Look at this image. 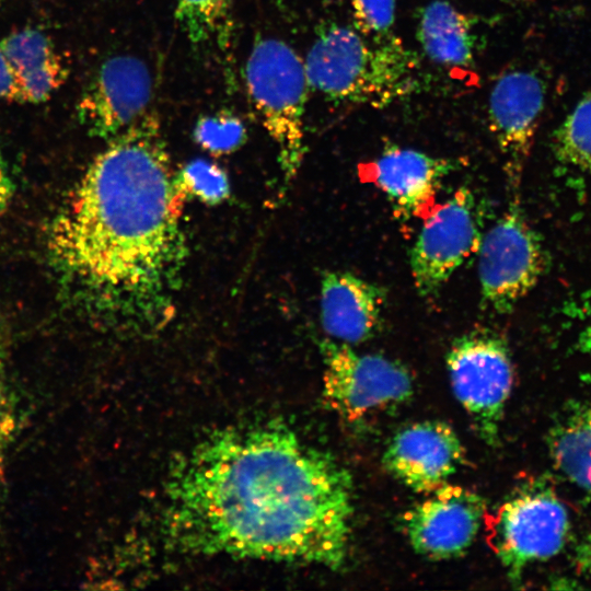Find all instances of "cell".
<instances>
[{
  "label": "cell",
  "instance_id": "cell-1",
  "mask_svg": "<svg viewBox=\"0 0 591 591\" xmlns=\"http://www.w3.org/2000/svg\"><path fill=\"white\" fill-rule=\"evenodd\" d=\"M352 517L349 473L285 425L229 428L173 468L162 532L175 551L337 569Z\"/></svg>",
  "mask_w": 591,
  "mask_h": 591
},
{
  "label": "cell",
  "instance_id": "cell-2",
  "mask_svg": "<svg viewBox=\"0 0 591 591\" xmlns=\"http://www.w3.org/2000/svg\"><path fill=\"white\" fill-rule=\"evenodd\" d=\"M160 121L148 113L91 162L47 232L67 299L88 315L138 323L163 312L184 260L185 197Z\"/></svg>",
  "mask_w": 591,
  "mask_h": 591
},
{
  "label": "cell",
  "instance_id": "cell-3",
  "mask_svg": "<svg viewBox=\"0 0 591 591\" xmlns=\"http://www.w3.org/2000/svg\"><path fill=\"white\" fill-rule=\"evenodd\" d=\"M304 66L310 89L334 104L382 108L420 89L419 60L398 37L335 22L318 28Z\"/></svg>",
  "mask_w": 591,
  "mask_h": 591
},
{
  "label": "cell",
  "instance_id": "cell-4",
  "mask_svg": "<svg viewBox=\"0 0 591 591\" xmlns=\"http://www.w3.org/2000/svg\"><path fill=\"white\" fill-rule=\"evenodd\" d=\"M245 84L263 126L278 147L287 176L304 153V113L311 90L304 61L286 42L257 37L245 63Z\"/></svg>",
  "mask_w": 591,
  "mask_h": 591
},
{
  "label": "cell",
  "instance_id": "cell-5",
  "mask_svg": "<svg viewBox=\"0 0 591 591\" xmlns=\"http://www.w3.org/2000/svg\"><path fill=\"white\" fill-rule=\"evenodd\" d=\"M484 521L489 547L517 583L529 565L561 551L570 529L565 505L541 479L514 489Z\"/></svg>",
  "mask_w": 591,
  "mask_h": 591
},
{
  "label": "cell",
  "instance_id": "cell-6",
  "mask_svg": "<svg viewBox=\"0 0 591 591\" xmlns=\"http://www.w3.org/2000/svg\"><path fill=\"white\" fill-rule=\"evenodd\" d=\"M447 368L453 392L475 431L488 445H496L513 383L506 340L488 329L466 333L451 345Z\"/></svg>",
  "mask_w": 591,
  "mask_h": 591
},
{
  "label": "cell",
  "instance_id": "cell-7",
  "mask_svg": "<svg viewBox=\"0 0 591 591\" xmlns=\"http://www.w3.org/2000/svg\"><path fill=\"white\" fill-rule=\"evenodd\" d=\"M323 393L345 420L355 422L373 412L399 405L413 395L408 369L376 354H360L340 341L324 344Z\"/></svg>",
  "mask_w": 591,
  "mask_h": 591
},
{
  "label": "cell",
  "instance_id": "cell-8",
  "mask_svg": "<svg viewBox=\"0 0 591 591\" xmlns=\"http://www.w3.org/2000/svg\"><path fill=\"white\" fill-rule=\"evenodd\" d=\"M477 254L482 302L498 314L510 312L535 287L545 264L542 243L518 204L483 233Z\"/></svg>",
  "mask_w": 591,
  "mask_h": 591
},
{
  "label": "cell",
  "instance_id": "cell-9",
  "mask_svg": "<svg viewBox=\"0 0 591 591\" xmlns=\"http://www.w3.org/2000/svg\"><path fill=\"white\" fill-rule=\"evenodd\" d=\"M482 236L476 198L461 187L426 218L412 246L410 269L418 293L438 292L478 252Z\"/></svg>",
  "mask_w": 591,
  "mask_h": 591
},
{
  "label": "cell",
  "instance_id": "cell-10",
  "mask_svg": "<svg viewBox=\"0 0 591 591\" xmlns=\"http://www.w3.org/2000/svg\"><path fill=\"white\" fill-rule=\"evenodd\" d=\"M152 77L132 55L106 59L78 103V118L91 136L109 141L148 114Z\"/></svg>",
  "mask_w": 591,
  "mask_h": 591
},
{
  "label": "cell",
  "instance_id": "cell-11",
  "mask_svg": "<svg viewBox=\"0 0 591 591\" xmlns=\"http://www.w3.org/2000/svg\"><path fill=\"white\" fill-rule=\"evenodd\" d=\"M429 494L403 517L412 547L434 560L462 556L484 521L485 499L468 488L448 483Z\"/></svg>",
  "mask_w": 591,
  "mask_h": 591
},
{
  "label": "cell",
  "instance_id": "cell-12",
  "mask_svg": "<svg viewBox=\"0 0 591 591\" xmlns=\"http://www.w3.org/2000/svg\"><path fill=\"white\" fill-rule=\"evenodd\" d=\"M546 83L532 69H512L501 73L488 97V121L506 169L519 178L530 155L544 111Z\"/></svg>",
  "mask_w": 591,
  "mask_h": 591
},
{
  "label": "cell",
  "instance_id": "cell-13",
  "mask_svg": "<svg viewBox=\"0 0 591 591\" xmlns=\"http://www.w3.org/2000/svg\"><path fill=\"white\" fill-rule=\"evenodd\" d=\"M387 472L418 493H431L447 484L464 464L465 450L448 424L424 420L399 429L383 457Z\"/></svg>",
  "mask_w": 591,
  "mask_h": 591
},
{
  "label": "cell",
  "instance_id": "cell-14",
  "mask_svg": "<svg viewBox=\"0 0 591 591\" xmlns=\"http://www.w3.org/2000/svg\"><path fill=\"white\" fill-rule=\"evenodd\" d=\"M461 160L387 146L371 164V178L404 219L421 212Z\"/></svg>",
  "mask_w": 591,
  "mask_h": 591
},
{
  "label": "cell",
  "instance_id": "cell-15",
  "mask_svg": "<svg viewBox=\"0 0 591 591\" xmlns=\"http://www.w3.org/2000/svg\"><path fill=\"white\" fill-rule=\"evenodd\" d=\"M385 292L349 271H329L321 283V321L336 341L360 344L382 326Z\"/></svg>",
  "mask_w": 591,
  "mask_h": 591
},
{
  "label": "cell",
  "instance_id": "cell-16",
  "mask_svg": "<svg viewBox=\"0 0 591 591\" xmlns=\"http://www.w3.org/2000/svg\"><path fill=\"white\" fill-rule=\"evenodd\" d=\"M424 54L445 68H467L475 62L478 46L473 16L445 0L421 8L416 31Z\"/></svg>",
  "mask_w": 591,
  "mask_h": 591
},
{
  "label": "cell",
  "instance_id": "cell-17",
  "mask_svg": "<svg viewBox=\"0 0 591 591\" xmlns=\"http://www.w3.org/2000/svg\"><path fill=\"white\" fill-rule=\"evenodd\" d=\"M549 447L557 468L591 494V403L579 407L552 430Z\"/></svg>",
  "mask_w": 591,
  "mask_h": 591
},
{
  "label": "cell",
  "instance_id": "cell-18",
  "mask_svg": "<svg viewBox=\"0 0 591 591\" xmlns=\"http://www.w3.org/2000/svg\"><path fill=\"white\" fill-rule=\"evenodd\" d=\"M552 144L558 163L580 172H591V91L555 129Z\"/></svg>",
  "mask_w": 591,
  "mask_h": 591
},
{
  "label": "cell",
  "instance_id": "cell-19",
  "mask_svg": "<svg viewBox=\"0 0 591 591\" xmlns=\"http://www.w3.org/2000/svg\"><path fill=\"white\" fill-rule=\"evenodd\" d=\"M230 0H176L175 19L193 45L221 35L227 26Z\"/></svg>",
  "mask_w": 591,
  "mask_h": 591
},
{
  "label": "cell",
  "instance_id": "cell-20",
  "mask_svg": "<svg viewBox=\"0 0 591 591\" xmlns=\"http://www.w3.org/2000/svg\"><path fill=\"white\" fill-rule=\"evenodd\" d=\"M193 135L202 149L213 154H227L244 143L246 128L235 114L219 111L200 117Z\"/></svg>",
  "mask_w": 591,
  "mask_h": 591
},
{
  "label": "cell",
  "instance_id": "cell-21",
  "mask_svg": "<svg viewBox=\"0 0 591 591\" xmlns=\"http://www.w3.org/2000/svg\"><path fill=\"white\" fill-rule=\"evenodd\" d=\"M0 48L19 74L58 56L50 39L31 28L8 35L0 42Z\"/></svg>",
  "mask_w": 591,
  "mask_h": 591
},
{
  "label": "cell",
  "instance_id": "cell-22",
  "mask_svg": "<svg viewBox=\"0 0 591 591\" xmlns=\"http://www.w3.org/2000/svg\"><path fill=\"white\" fill-rule=\"evenodd\" d=\"M177 177L185 194L189 193L204 202L216 205L229 195L225 173L208 161L195 160L188 163Z\"/></svg>",
  "mask_w": 591,
  "mask_h": 591
},
{
  "label": "cell",
  "instance_id": "cell-23",
  "mask_svg": "<svg viewBox=\"0 0 591 591\" xmlns=\"http://www.w3.org/2000/svg\"><path fill=\"white\" fill-rule=\"evenodd\" d=\"M349 3L354 26L370 38L391 35L395 22V0H345Z\"/></svg>",
  "mask_w": 591,
  "mask_h": 591
},
{
  "label": "cell",
  "instance_id": "cell-24",
  "mask_svg": "<svg viewBox=\"0 0 591 591\" xmlns=\"http://www.w3.org/2000/svg\"><path fill=\"white\" fill-rule=\"evenodd\" d=\"M24 103L44 102L58 90L67 71L58 56L45 63L19 74Z\"/></svg>",
  "mask_w": 591,
  "mask_h": 591
},
{
  "label": "cell",
  "instance_id": "cell-25",
  "mask_svg": "<svg viewBox=\"0 0 591 591\" xmlns=\"http://www.w3.org/2000/svg\"><path fill=\"white\" fill-rule=\"evenodd\" d=\"M15 429V413L9 391L0 380V503L5 487L9 447Z\"/></svg>",
  "mask_w": 591,
  "mask_h": 591
},
{
  "label": "cell",
  "instance_id": "cell-26",
  "mask_svg": "<svg viewBox=\"0 0 591 591\" xmlns=\"http://www.w3.org/2000/svg\"><path fill=\"white\" fill-rule=\"evenodd\" d=\"M0 101L23 102L21 80L0 48Z\"/></svg>",
  "mask_w": 591,
  "mask_h": 591
},
{
  "label": "cell",
  "instance_id": "cell-27",
  "mask_svg": "<svg viewBox=\"0 0 591 591\" xmlns=\"http://www.w3.org/2000/svg\"><path fill=\"white\" fill-rule=\"evenodd\" d=\"M15 192V184L8 163L0 150V215L9 207Z\"/></svg>",
  "mask_w": 591,
  "mask_h": 591
},
{
  "label": "cell",
  "instance_id": "cell-28",
  "mask_svg": "<svg viewBox=\"0 0 591 591\" xmlns=\"http://www.w3.org/2000/svg\"><path fill=\"white\" fill-rule=\"evenodd\" d=\"M575 560L579 571L591 581V533L576 547Z\"/></svg>",
  "mask_w": 591,
  "mask_h": 591
},
{
  "label": "cell",
  "instance_id": "cell-29",
  "mask_svg": "<svg viewBox=\"0 0 591 591\" xmlns=\"http://www.w3.org/2000/svg\"><path fill=\"white\" fill-rule=\"evenodd\" d=\"M5 354H7V350H5V343H4V339L0 333V368L3 366L4 363V360H5Z\"/></svg>",
  "mask_w": 591,
  "mask_h": 591
}]
</instances>
